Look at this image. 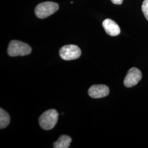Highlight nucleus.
I'll return each mask as SVG.
<instances>
[{
    "label": "nucleus",
    "mask_w": 148,
    "mask_h": 148,
    "mask_svg": "<svg viewBox=\"0 0 148 148\" xmlns=\"http://www.w3.org/2000/svg\"><path fill=\"white\" fill-rule=\"evenodd\" d=\"M58 113L56 110H48L44 112L40 117L38 120L39 124L45 130H52L58 121Z\"/></svg>",
    "instance_id": "f257e3e1"
},
{
    "label": "nucleus",
    "mask_w": 148,
    "mask_h": 148,
    "mask_svg": "<svg viewBox=\"0 0 148 148\" xmlns=\"http://www.w3.org/2000/svg\"><path fill=\"white\" fill-rule=\"evenodd\" d=\"M7 52L11 57L24 56L30 54L32 48L25 43L17 40H13L9 44Z\"/></svg>",
    "instance_id": "f03ea898"
},
{
    "label": "nucleus",
    "mask_w": 148,
    "mask_h": 148,
    "mask_svg": "<svg viewBox=\"0 0 148 148\" xmlns=\"http://www.w3.org/2000/svg\"><path fill=\"white\" fill-rule=\"evenodd\" d=\"M59 9L58 3L53 2H45L37 5L35 9V13L37 18L45 19L53 14Z\"/></svg>",
    "instance_id": "7ed1b4c3"
},
{
    "label": "nucleus",
    "mask_w": 148,
    "mask_h": 148,
    "mask_svg": "<svg viewBox=\"0 0 148 148\" xmlns=\"http://www.w3.org/2000/svg\"><path fill=\"white\" fill-rule=\"evenodd\" d=\"M81 51L77 46L74 45H65L59 50V55L65 60L78 59L81 56Z\"/></svg>",
    "instance_id": "20e7f679"
},
{
    "label": "nucleus",
    "mask_w": 148,
    "mask_h": 148,
    "mask_svg": "<svg viewBox=\"0 0 148 148\" xmlns=\"http://www.w3.org/2000/svg\"><path fill=\"white\" fill-rule=\"evenodd\" d=\"M142 77L141 71L136 68L130 69L126 76L123 84L126 87H132L136 85L140 81Z\"/></svg>",
    "instance_id": "39448f33"
},
{
    "label": "nucleus",
    "mask_w": 148,
    "mask_h": 148,
    "mask_svg": "<svg viewBox=\"0 0 148 148\" xmlns=\"http://www.w3.org/2000/svg\"><path fill=\"white\" fill-rule=\"evenodd\" d=\"M88 92L91 98H101L109 95V88L106 85H93L89 88Z\"/></svg>",
    "instance_id": "423d86ee"
},
{
    "label": "nucleus",
    "mask_w": 148,
    "mask_h": 148,
    "mask_svg": "<svg viewBox=\"0 0 148 148\" xmlns=\"http://www.w3.org/2000/svg\"><path fill=\"white\" fill-rule=\"evenodd\" d=\"M103 27L107 34L116 36L120 34V28L116 22L110 19H106L103 22Z\"/></svg>",
    "instance_id": "0eeeda50"
},
{
    "label": "nucleus",
    "mask_w": 148,
    "mask_h": 148,
    "mask_svg": "<svg viewBox=\"0 0 148 148\" xmlns=\"http://www.w3.org/2000/svg\"><path fill=\"white\" fill-rule=\"evenodd\" d=\"M72 141V139L68 136L62 135L60 136L58 139L53 143V148H68Z\"/></svg>",
    "instance_id": "6e6552de"
},
{
    "label": "nucleus",
    "mask_w": 148,
    "mask_h": 148,
    "mask_svg": "<svg viewBox=\"0 0 148 148\" xmlns=\"http://www.w3.org/2000/svg\"><path fill=\"white\" fill-rule=\"evenodd\" d=\"M10 117L9 114L2 108L0 109V128L3 129L10 124Z\"/></svg>",
    "instance_id": "1a4fd4ad"
},
{
    "label": "nucleus",
    "mask_w": 148,
    "mask_h": 148,
    "mask_svg": "<svg viewBox=\"0 0 148 148\" xmlns=\"http://www.w3.org/2000/svg\"><path fill=\"white\" fill-rule=\"evenodd\" d=\"M142 10L145 18L148 21V0H144L143 1Z\"/></svg>",
    "instance_id": "9d476101"
},
{
    "label": "nucleus",
    "mask_w": 148,
    "mask_h": 148,
    "mask_svg": "<svg viewBox=\"0 0 148 148\" xmlns=\"http://www.w3.org/2000/svg\"><path fill=\"white\" fill-rule=\"evenodd\" d=\"M111 2L115 5H121L123 0H111Z\"/></svg>",
    "instance_id": "9b49d317"
}]
</instances>
